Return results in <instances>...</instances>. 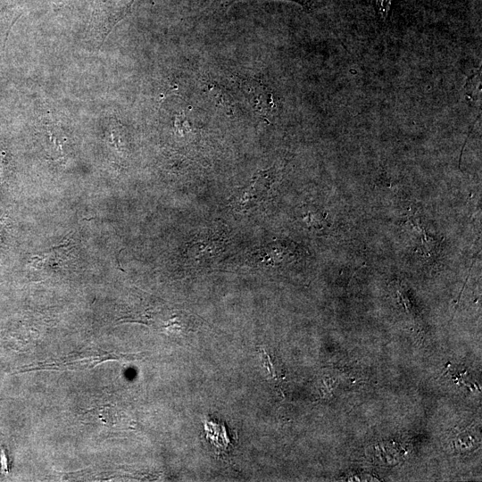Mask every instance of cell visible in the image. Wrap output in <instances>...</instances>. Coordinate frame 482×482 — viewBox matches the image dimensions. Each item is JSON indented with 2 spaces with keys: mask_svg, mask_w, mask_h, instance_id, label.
I'll list each match as a JSON object with an SVG mask.
<instances>
[{
  "mask_svg": "<svg viewBox=\"0 0 482 482\" xmlns=\"http://www.w3.org/2000/svg\"><path fill=\"white\" fill-rule=\"evenodd\" d=\"M134 0H93L91 24L96 37L104 39L130 11Z\"/></svg>",
  "mask_w": 482,
  "mask_h": 482,
  "instance_id": "6da1fadb",
  "label": "cell"
},
{
  "mask_svg": "<svg viewBox=\"0 0 482 482\" xmlns=\"http://www.w3.org/2000/svg\"><path fill=\"white\" fill-rule=\"evenodd\" d=\"M272 169L257 173L246 187L240 189L232 198V205L238 210H247L264 199L273 180Z\"/></svg>",
  "mask_w": 482,
  "mask_h": 482,
  "instance_id": "7a4b0ae2",
  "label": "cell"
},
{
  "mask_svg": "<svg viewBox=\"0 0 482 482\" xmlns=\"http://www.w3.org/2000/svg\"><path fill=\"white\" fill-rule=\"evenodd\" d=\"M220 1L225 6H228L237 0H220ZM289 1H294L297 4H300L301 5H303V7L307 9H310L313 6V0H289Z\"/></svg>",
  "mask_w": 482,
  "mask_h": 482,
  "instance_id": "3957f363",
  "label": "cell"
}]
</instances>
